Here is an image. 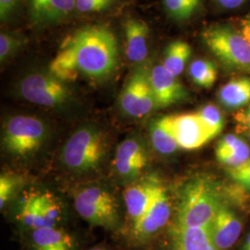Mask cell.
I'll list each match as a JSON object with an SVG mask.
<instances>
[{
    "instance_id": "obj_16",
    "label": "cell",
    "mask_w": 250,
    "mask_h": 250,
    "mask_svg": "<svg viewBox=\"0 0 250 250\" xmlns=\"http://www.w3.org/2000/svg\"><path fill=\"white\" fill-rule=\"evenodd\" d=\"M167 250H219L213 246L209 227H180L170 231Z\"/></svg>"
},
{
    "instance_id": "obj_34",
    "label": "cell",
    "mask_w": 250,
    "mask_h": 250,
    "mask_svg": "<svg viewBox=\"0 0 250 250\" xmlns=\"http://www.w3.org/2000/svg\"><path fill=\"white\" fill-rule=\"evenodd\" d=\"M224 9H233L238 8L246 0H217Z\"/></svg>"
},
{
    "instance_id": "obj_37",
    "label": "cell",
    "mask_w": 250,
    "mask_h": 250,
    "mask_svg": "<svg viewBox=\"0 0 250 250\" xmlns=\"http://www.w3.org/2000/svg\"><path fill=\"white\" fill-rule=\"evenodd\" d=\"M104 250V249H101V248H95V249H92V250Z\"/></svg>"
},
{
    "instance_id": "obj_21",
    "label": "cell",
    "mask_w": 250,
    "mask_h": 250,
    "mask_svg": "<svg viewBox=\"0 0 250 250\" xmlns=\"http://www.w3.org/2000/svg\"><path fill=\"white\" fill-rule=\"evenodd\" d=\"M191 55L192 48L188 43L182 40L173 41L165 49L162 65L174 76L178 77L184 72Z\"/></svg>"
},
{
    "instance_id": "obj_15",
    "label": "cell",
    "mask_w": 250,
    "mask_h": 250,
    "mask_svg": "<svg viewBox=\"0 0 250 250\" xmlns=\"http://www.w3.org/2000/svg\"><path fill=\"white\" fill-rule=\"evenodd\" d=\"M30 18L36 25H46L67 18L76 0H26Z\"/></svg>"
},
{
    "instance_id": "obj_3",
    "label": "cell",
    "mask_w": 250,
    "mask_h": 250,
    "mask_svg": "<svg viewBox=\"0 0 250 250\" xmlns=\"http://www.w3.org/2000/svg\"><path fill=\"white\" fill-rule=\"evenodd\" d=\"M106 152L107 143L103 133L93 127H83L68 139L62 157L68 170L83 173L97 169Z\"/></svg>"
},
{
    "instance_id": "obj_30",
    "label": "cell",
    "mask_w": 250,
    "mask_h": 250,
    "mask_svg": "<svg viewBox=\"0 0 250 250\" xmlns=\"http://www.w3.org/2000/svg\"><path fill=\"white\" fill-rule=\"evenodd\" d=\"M228 173L236 183L250 191V158L238 167L229 168Z\"/></svg>"
},
{
    "instance_id": "obj_14",
    "label": "cell",
    "mask_w": 250,
    "mask_h": 250,
    "mask_svg": "<svg viewBox=\"0 0 250 250\" xmlns=\"http://www.w3.org/2000/svg\"><path fill=\"white\" fill-rule=\"evenodd\" d=\"M160 183L153 177L137 179L126 188L124 194L127 213L135 223L151 204Z\"/></svg>"
},
{
    "instance_id": "obj_17",
    "label": "cell",
    "mask_w": 250,
    "mask_h": 250,
    "mask_svg": "<svg viewBox=\"0 0 250 250\" xmlns=\"http://www.w3.org/2000/svg\"><path fill=\"white\" fill-rule=\"evenodd\" d=\"M148 26L141 20L130 19L125 23V52L129 61L144 62L147 57Z\"/></svg>"
},
{
    "instance_id": "obj_11",
    "label": "cell",
    "mask_w": 250,
    "mask_h": 250,
    "mask_svg": "<svg viewBox=\"0 0 250 250\" xmlns=\"http://www.w3.org/2000/svg\"><path fill=\"white\" fill-rule=\"evenodd\" d=\"M171 126L179 147L197 149L211 140V136L196 113L170 115Z\"/></svg>"
},
{
    "instance_id": "obj_35",
    "label": "cell",
    "mask_w": 250,
    "mask_h": 250,
    "mask_svg": "<svg viewBox=\"0 0 250 250\" xmlns=\"http://www.w3.org/2000/svg\"><path fill=\"white\" fill-rule=\"evenodd\" d=\"M242 35L250 43V13L241 21Z\"/></svg>"
},
{
    "instance_id": "obj_4",
    "label": "cell",
    "mask_w": 250,
    "mask_h": 250,
    "mask_svg": "<svg viewBox=\"0 0 250 250\" xmlns=\"http://www.w3.org/2000/svg\"><path fill=\"white\" fill-rule=\"evenodd\" d=\"M208 49L228 67L250 72V43L232 28L213 25L201 34Z\"/></svg>"
},
{
    "instance_id": "obj_5",
    "label": "cell",
    "mask_w": 250,
    "mask_h": 250,
    "mask_svg": "<svg viewBox=\"0 0 250 250\" xmlns=\"http://www.w3.org/2000/svg\"><path fill=\"white\" fill-rule=\"evenodd\" d=\"M74 207L92 225L112 229L119 223L116 198L103 187L91 186L79 190L74 196Z\"/></svg>"
},
{
    "instance_id": "obj_9",
    "label": "cell",
    "mask_w": 250,
    "mask_h": 250,
    "mask_svg": "<svg viewBox=\"0 0 250 250\" xmlns=\"http://www.w3.org/2000/svg\"><path fill=\"white\" fill-rule=\"evenodd\" d=\"M147 162L148 155L143 141L137 136H132L120 144L113 164L117 175L132 183L140 176Z\"/></svg>"
},
{
    "instance_id": "obj_7",
    "label": "cell",
    "mask_w": 250,
    "mask_h": 250,
    "mask_svg": "<svg viewBox=\"0 0 250 250\" xmlns=\"http://www.w3.org/2000/svg\"><path fill=\"white\" fill-rule=\"evenodd\" d=\"M20 94L27 101L43 107H56L65 104L71 91L65 82L50 72H35L20 83Z\"/></svg>"
},
{
    "instance_id": "obj_19",
    "label": "cell",
    "mask_w": 250,
    "mask_h": 250,
    "mask_svg": "<svg viewBox=\"0 0 250 250\" xmlns=\"http://www.w3.org/2000/svg\"><path fill=\"white\" fill-rule=\"evenodd\" d=\"M220 102L228 108H239L250 103V79L234 78L225 83L218 93Z\"/></svg>"
},
{
    "instance_id": "obj_33",
    "label": "cell",
    "mask_w": 250,
    "mask_h": 250,
    "mask_svg": "<svg viewBox=\"0 0 250 250\" xmlns=\"http://www.w3.org/2000/svg\"><path fill=\"white\" fill-rule=\"evenodd\" d=\"M235 120L241 128L250 130V107L238 111L235 114Z\"/></svg>"
},
{
    "instance_id": "obj_10",
    "label": "cell",
    "mask_w": 250,
    "mask_h": 250,
    "mask_svg": "<svg viewBox=\"0 0 250 250\" xmlns=\"http://www.w3.org/2000/svg\"><path fill=\"white\" fill-rule=\"evenodd\" d=\"M170 216V206L166 190L162 186L158 188L151 204L145 214L133 225V235L137 241L144 242L150 238L168 223Z\"/></svg>"
},
{
    "instance_id": "obj_6",
    "label": "cell",
    "mask_w": 250,
    "mask_h": 250,
    "mask_svg": "<svg viewBox=\"0 0 250 250\" xmlns=\"http://www.w3.org/2000/svg\"><path fill=\"white\" fill-rule=\"evenodd\" d=\"M46 127L43 121L34 116L17 115L6 123L3 144L9 154L27 157L36 153L45 141Z\"/></svg>"
},
{
    "instance_id": "obj_23",
    "label": "cell",
    "mask_w": 250,
    "mask_h": 250,
    "mask_svg": "<svg viewBox=\"0 0 250 250\" xmlns=\"http://www.w3.org/2000/svg\"><path fill=\"white\" fill-rule=\"evenodd\" d=\"M188 72L193 83L203 88L211 87L218 77L214 63L202 59L196 60L191 63Z\"/></svg>"
},
{
    "instance_id": "obj_1",
    "label": "cell",
    "mask_w": 250,
    "mask_h": 250,
    "mask_svg": "<svg viewBox=\"0 0 250 250\" xmlns=\"http://www.w3.org/2000/svg\"><path fill=\"white\" fill-rule=\"evenodd\" d=\"M118 56L116 37L109 29L102 25L83 27L63 42L48 72L65 83L76 80L80 73L103 79L115 71Z\"/></svg>"
},
{
    "instance_id": "obj_25",
    "label": "cell",
    "mask_w": 250,
    "mask_h": 250,
    "mask_svg": "<svg viewBox=\"0 0 250 250\" xmlns=\"http://www.w3.org/2000/svg\"><path fill=\"white\" fill-rule=\"evenodd\" d=\"M62 217L60 201L51 193L42 194V227H56Z\"/></svg>"
},
{
    "instance_id": "obj_13",
    "label": "cell",
    "mask_w": 250,
    "mask_h": 250,
    "mask_svg": "<svg viewBox=\"0 0 250 250\" xmlns=\"http://www.w3.org/2000/svg\"><path fill=\"white\" fill-rule=\"evenodd\" d=\"M241 221L227 206L222 204L211 224L209 232L211 241L217 250H226L236 243L242 232Z\"/></svg>"
},
{
    "instance_id": "obj_31",
    "label": "cell",
    "mask_w": 250,
    "mask_h": 250,
    "mask_svg": "<svg viewBox=\"0 0 250 250\" xmlns=\"http://www.w3.org/2000/svg\"><path fill=\"white\" fill-rule=\"evenodd\" d=\"M112 1L99 0H76V9L81 12H96L107 9Z\"/></svg>"
},
{
    "instance_id": "obj_38",
    "label": "cell",
    "mask_w": 250,
    "mask_h": 250,
    "mask_svg": "<svg viewBox=\"0 0 250 250\" xmlns=\"http://www.w3.org/2000/svg\"><path fill=\"white\" fill-rule=\"evenodd\" d=\"M99 1H113V0H99Z\"/></svg>"
},
{
    "instance_id": "obj_2",
    "label": "cell",
    "mask_w": 250,
    "mask_h": 250,
    "mask_svg": "<svg viewBox=\"0 0 250 250\" xmlns=\"http://www.w3.org/2000/svg\"><path fill=\"white\" fill-rule=\"evenodd\" d=\"M222 203L214 182L206 176L191 179L179 198L177 218L180 227H209Z\"/></svg>"
},
{
    "instance_id": "obj_28",
    "label": "cell",
    "mask_w": 250,
    "mask_h": 250,
    "mask_svg": "<svg viewBox=\"0 0 250 250\" xmlns=\"http://www.w3.org/2000/svg\"><path fill=\"white\" fill-rule=\"evenodd\" d=\"M18 186V179L9 175L3 174L0 177V208H3L9 198L14 194Z\"/></svg>"
},
{
    "instance_id": "obj_22",
    "label": "cell",
    "mask_w": 250,
    "mask_h": 250,
    "mask_svg": "<svg viewBox=\"0 0 250 250\" xmlns=\"http://www.w3.org/2000/svg\"><path fill=\"white\" fill-rule=\"evenodd\" d=\"M18 219L21 224L33 230L42 227V194L27 195L21 205Z\"/></svg>"
},
{
    "instance_id": "obj_8",
    "label": "cell",
    "mask_w": 250,
    "mask_h": 250,
    "mask_svg": "<svg viewBox=\"0 0 250 250\" xmlns=\"http://www.w3.org/2000/svg\"><path fill=\"white\" fill-rule=\"evenodd\" d=\"M120 106L125 114L134 118L146 116L157 107L150 71L146 65L137 68L126 82L120 96Z\"/></svg>"
},
{
    "instance_id": "obj_24",
    "label": "cell",
    "mask_w": 250,
    "mask_h": 250,
    "mask_svg": "<svg viewBox=\"0 0 250 250\" xmlns=\"http://www.w3.org/2000/svg\"><path fill=\"white\" fill-rule=\"evenodd\" d=\"M197 114L211 138L222 133L224 126V116L215 105H206L197 111Z\"/></svg>"
},
{
    "instance_id": "obj_32",
    "label": "cell",
    "mask_w": 250,
    "mask_h": 250,
    "mask_svg": "<svg viewBox=\"0 0 250 250\" xmlns=\"http://www.w3.org/2000/svg\"><path fill=\"white\" fill-rule=\"evenodd\" d=\"M20 0H0V19L7 21L14 13L18 7Z\"/></svg>"
},
{
    "instance_id": "obj_27",
    "label": "cell",
    "mask_w": 250,
    "mask_h": 250,
    "mask_svg": "<svg viewBox=\"0 0 250 250\" xmlns=\"http://www.w3.org/2000/svg\"><path fill=\"white\" fill-rule=\"evenodd\" d=\"M22 40L18 36L2 33L0 35V60L6 61L19 47L22 45Z\"/></svg>"
},
{
    "instance_id": "obj_36",
    "label": "cell",
    "mask_w": 250,
    "mask_h": 250,
    "mask_svg": "<svg viewBox=\"0 0 250 250\" xmlns=\"http://www.w3.org/2000/svg\"><path fill=\"white\" fill-rule=\"evenodd\" d=\"M250 250V233L247 238V240L244 244V247H243V250Z\"/></svg>"
},
{
    "instance_id": "obj_26",
    "label": "cell",
    "mask_w": 250,
    "mask_h": 250,
    "mask_svg": "<svg viewBox=\"0 0 250 250\" xmlns=\"http://www.w3.org/2000/svg\"><path fill=\"white\" fill-rule=\"evenodd\" d=\"M164 6L172 18L182 21L197 11L200 0H164Z\"/></svg>"
},
{
    "instance_id": "obj_18",
    "label": "cell",
    "mask_w": 250,
    "mask_h": 250,
    "mask_svg": "<svg viewBox=\"0 0 250 250\" xmlns=\"http://www.w3.org/2000/svg\"><path fill=\"white\" fill-rule=\"evenodd\" d=\"M31 237L35 250H74L73 238L57 226L33 230Z\"/></svg>"
},
{
    "instance_id": "obj_12",
    "label": "cell",
    "mask_w": 250,
    "mask_h": 250,
    "mask_svg": "<svg viewBox=\"0 0 250 250\" xmlns=\"http://www.w3.org/2000/svg\"><path fill=\"white\" fill-rule=\"evenodd\" d=\"M150 82L157 107H166L187 98V91L176 76L162 64L150 71Z\"/></svg>"
},
{
    "instance_id": "obj_20",
    "label": "cell",
    "mask_w": 250,
    "mask_h": 250,
    "mask_svg": "<svg viewBox=\"0 0 250 250\" xmlns=\"http://www.w3.org/2000/svg\"><path fill=\"white\" fill-rule=\"evenodd\" d=\"M149 134L153 147L161 155H170L177 150L179 145L172 131L171 117H162L153 122Z\"/></svg>"
},
{
    "instance_id": "obj_29",
    "label": "cell",
    "mask_w": 250,
    "mask_h": 250,
    "mask_svg": "<svg viewBox=\"0 0 250 250\" xmlns=\"http://www.w3.org/2000/svg\"><path fill=\"white\" fill-rule=\"evenodd\" d=\"M245 141H243L242 139L233 134L225 135L219 141V143L216 146L217 159L236 150Z\"/></svg>"
}]
</instances>
